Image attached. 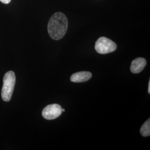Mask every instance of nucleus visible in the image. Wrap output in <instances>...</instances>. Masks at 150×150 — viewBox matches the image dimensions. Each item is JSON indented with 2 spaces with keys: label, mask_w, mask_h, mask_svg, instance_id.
Here are the masks:
<instances>
[{
  "label": "nucleus",
  "mask_w": 150,
  "mask_h": 150,
  "mask_svg": "<svg viewBox=\"0 0 150 150\" xmlns=\"http://www.w3.org/2000/svg\"><path fill=\"white\" fill-rule=\"evenodd\" d=\"M68 28V20L61 12H56L50 18L48 23V32L54 40H59L64 37Z\"/></svg>",
  "instance_id": "nucleus-1"
},
{
  "label": "nucleus",
  "mask_w": 150,
  "mask_h": 150,
  "mask_svg": "<svg viewBox=\"0 0 150 150\" xmlns=\"http://www.w3.org/2000/svg\"><path fill=\"white\" fill-rule=\"evenodd\" d=\"M16 83V76L12 71L6 73L3 80V86L1 91V97L5 102L11 100L15 85Z\"/></svg>",
  "instance_id": "nucleus-2"
},
{
  "label": "nucleus",
  "mask_w": 150,
  "mask_h": 150,
  "mask_svg": "<svg viewBox=\"0 0 150 150\" xmlns=\"http://www.w3.org/2000/svg\"><path fill=\"white\" fill-rule=\"evenodd\" d=\"M95 48L97 53L104 54L115 51L117 48V45L108 38L101 37L97 40Z\"/></svg>",
  "instance_id": "nucleus-3"
},
{
  "label": "nucleus",
  "mask_w": 150,
  "mask_h": 150,
  "mask_svg": "<svg viewBox=\"0 0 150 150\" xmlns=\"http://www.w3.org/2000/svg\"><path fill=\"white\" fill-rule=\"evenodd\" d=\"M62 107L59 104H51L45 107L42 110V115L44 118L52 120L59 117L62 113Z\"/></svg>",
  "instance_id": "nucleus-4"
},
{
  "label": "nucleus",
  "mask_w": 150,
  "mask_h": 150,
  "mask_svg": "<svg viewBox=\"0 0 150 150\" xmlns=\"http://www.w3.org/2000/svg\"><path fill=\"white\" fill-rule=\"evenodd\" d=\"M146 64L147 62L144 58H137L132 61L130 67V70L133 74H139L144 69Z\"/></svg>",
  "instance_id": "nucleus-5"
},
{
  "label": "nucleus",
  "mask_w": 150,
  "mask_h": 150,
  "mask_svg": "<svg viewBox=\"0 0 150 150\" xmlns=\"http://www.w3.org/2000/svg\"><path fill=\"white\" fill-rule=\"evenodd\" d=\"M92 77V74L88 71H81L74 74L71 76L70 80L76 83L85 82L89 80Z\"/></svg>",
  "instance_id": "nucleus-6"
},
{
  "label": "nucleus",
  "mask_w": 150,
  "mask_h": 150,
  "mask_svg": "<svg viewBox=\"0 0 150 150\" xmlns=\"http://www.w3.org/2000/svg\"><path fill=\"white\" fill-rule=\"evenodd\" d=\"M140 133L144 137H147L150 135V119L147 120L143 124L140 129Z\"/></svg>",
  "instance_id": "nucleus-7"
},
{
  "label": "nucleus",
  "mask_w": 150,
  "mask_h": 150,
  "mask_svg": "<svg viewBox=\"0 0 150 150\" xmlns=\"http://www.w3.org/2000/svg\"><path fill=\"white\" fill-rule=\"evenodd\" d=\"M11 0H0V1L5 4H8L11 2Z\"/></svg>",
  "instance_id": "nucleus-8"
},
{
  "label": "nucleus",
  "mask_w": 150,
  "mask_h": 150,
  "mask_svg": "<svg viewBox=\"0 0 150 150\" xmlns=\"http://www.w3.org/2000/svg\"><path fill=\"white\" fill-rule=\"evenodd\" d=\"M148 92L149 93H150V80L149 82V87H148Z\"/></svg>",
  "instance_id": "nucleus-9"
},
{
  "label": "nucleus",
  "mask_w": 150,
  "mask_h": 150,
  "mask_svg": "<svg viewBox=\"0 0 150 150\" xmlns=\"http://www.w3.org/2000/svg\"><path fill=\"white\" fill-rule=\"evenodd\" d=\"M62 112H64V111H65L64 109V108H62Z\"/></svg>",
  "instance_id": "nucleus-10"
}]
</instances>
